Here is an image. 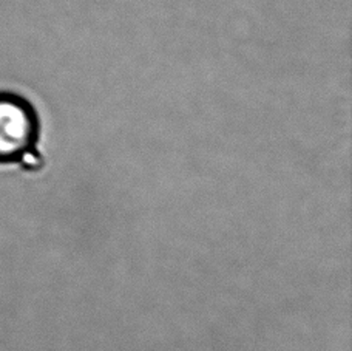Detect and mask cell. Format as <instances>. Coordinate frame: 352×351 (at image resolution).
I'll use <instances>...</instances> for the list:
<instances>
[{"label":"cell","mask_w":352,"mask_h":351,"mask_svg":"<svg viewBox=\"0 0 352 351\" xmlns=\"http://www.w3.org/2000/svg\"><path fill=\"white\" fill-rule=\"evenodd\" d=\"M41 118L33 103L16 92L0 90V166L37 169Z\"/></svg>","instance_id":"6da1fadb"}]
</instances>
